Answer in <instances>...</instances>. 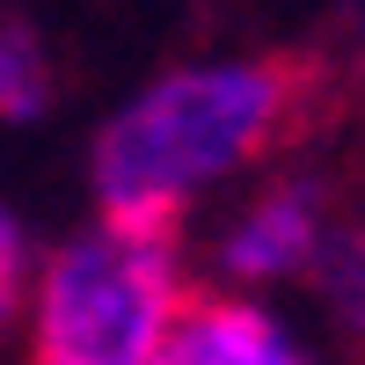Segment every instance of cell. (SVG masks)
<instances>
[{"label":"cell","instance_id":"1","mask_svg":"<svg viewBox=\"0 0 365 365\" xmlns=\"http://www.w3.org/2000/svg\"><path fill=\"white\" fill-rule=\"evenodd\" d=\"M307 96L314 66L278 51L161 66L88 139L96 212L132 227H182L205 190L249 175L307 125Z\"/></svg>","mask_w":365,"mask_h":365},{"label":"cell","instance_id":"2","mask_svg":"<svg viewBox=\"0 0 365 365\" xmlns=\"http://www.w3.org/2000/svg\"><path fill=\"white\" fill-rule=\"evenodd\" d=\"M190 299L175 227L88 220L29 278V365H154Z\"/></svg>","mask_w":365,"mask_h":365},{"label":"cell","instance_id":"3","mask_svg":"<svg viewBox=\"0 0 365 365\" xmlns=\"http://www.w3.org/2000/svg\"><path fill=\"white\" fill-rule=\"evenodd\" d=\"M329 190L314 175H278L234 212L212 241V263H220L227 285H285V278H307V263L329 234Z\"/></svg>","mask_w":365,"mask_h":365},{"label":"cell","instance_id":"4","mask_svg":"<svg viewBox=\"0 0 365 365\" xmlns=\"http://www.w3.org/2000/svg\"><path fill=\"white\" fill-rule=\"evenodd\" d=\"M154 365H322L249 292H190Z\"/></svg>","mask_w":365,"mask_h":365},{"label":"cell","instance_id":"5","mask_svg":"<svg viewBox=\"0 0 365 365\" xmlns=\"http://www.w3.org/2000/svg\"><path fill=\"white\" fill-rule=\"evenodd\" d=\"M58 110V58L29 15H0V125H37Z\"/></svg>","mask_w":365,"mask_h":365},{"label":"cell","instance_id":"6","mask_svg":"<svg viewBox=\"0 0 365 365\" xmlns=\"http://www.w3.org/2000/svg\"><path fill=\"white\" fill-rule=\"evenodd\" d=\"M307 285L322 292L336 336L365 358V220H329L322 249H314V263H307Z\"/></svg>","mask_w":365,"mask_h":365},{"label":"cell","instance_id":"7","mask_svg":"<svg viewBox=\"0 0 365 365\" xmlns=\"http://www.w3.org/2000/svg\"><path fill=\"white\" fill-rule=\"evenodd\" d=\"M29 278H37V263H29V234H22V220L8 205H0V336L22 322V307H29Z\"/></svg>","mask_w":365,"mask_h":365}]
</instances>
